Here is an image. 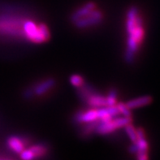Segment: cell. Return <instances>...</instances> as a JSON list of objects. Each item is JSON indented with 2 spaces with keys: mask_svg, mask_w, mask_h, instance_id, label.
I'll use <instances>...</instances> for the list:
<instances>
[{
  "mask_svg": "<svg viewBox=\"0 0 160 160\" xmlns=\"http://www.w3.org/2000/svg\"><path fill=\"white\" fill-rule=\"evenodd\" d=\"M136 143L138 146V150L136 154L137 157L140 158V157L145 156V155H148L149 145L147 141L146 140V138H138Z\"/></svg>",
  "mask_w": 160,
  "mask_h": 160,
  "instance_id": "cell-10",
  "label": "cell"
},
{
  "mask_svg": "<svg viewBox=\"0 0 160 160\" xmlns=\"http://www.w3.org/2000/svg\"><path fill=\"white\" fill-rule=\"evenodd\" d=\"M55 85V81L53 78H48L47 80L41 81L40 83L32 88L33 90V94L36 96H42L50 91Z\"/></svg>",
  "mask_w": 160,
  "mask_h": 160,
  "instance_id": "cell-6",
  "label": "cell"
},
{
  "mask_svg": "<svg viewBox=\"0 0 160 160\" xmlns=\"http://www.w3.org/2000/svg\"><path fill=\"white\" fill-rule=\"evenodd\" d=\"M107 99V107H112L116 106L118 102L117 101V91L115 89H112L108 93V96H106Z\"/></svg>",
  "mask_w": 160,
  "mask_h": 160,
  "instance_id": "cell-13",
  "label": "cell"
},
{
  "mask_svg": "<svg viewBox=\"0 0 160 160\" xmlns=\"http://www.w3.org/2000/svg\"><path fill=\"white\" fill-rule=\"evenodd\" d=\"M116 108L119 110L120 114H121L123 116L132 118V112H131V110L126 106L125 103H124V102H117V103H116Z\"/></svg>",
  "mask_w": 160,
  "mask_h": 160,
  "instance_id": "cell-15",
  "label": "cell"
},
{
  "mask_svg": "<svg viewBox=\"0 0 160 160\" xmlns=\"http://www.w3.org/2000/svg\"><path fill=\"white\" fill-rule=\"evenodd\" d=\"M20 158L22 160H33L35 158L34 155L30 150V149H24L22 152L20 153Z\"/></svg>",
  "mask_w": 160,
  "mask_h": 160,
  "instance_id": "cell-16",
  "label": "cell"
},
{
  "mask_svg": "<svg viewBox=\"0 0 160 160\" xmlns=\"http://www.w3.org/2000/svg\"><path fill=\"white\" fill-rule=\"evenodd\" d=\"M98 120L99 116L98 108H92L91 109L77 112L74 116V120L79 124H89L98 121Z\"/></svg>",
  "mask_w": 160,
  "mask_h": 160,
  "instance_id": "cell-5",
  "label": "cell"
},
{
  "mask_svg": "<svg viewBox=\"0 0 160 160\" xmlns=\"http://www.w3.org/2000/svg\"><path fill=\"white\" fill-rule=\"evenodd\" d=\"M125 28L128 35L125 60L131 63L134 60L135 55L145 37L143 20L137 7H131L127 12Z\"/></svg>",
  "mask_w": 160,
  "mask_h": 160,
  "instance_id": "cell-1",
  "label": "cell"
},
{
  "mask_svg": "<svg viewBox=\"0 0 160 160\" xmlns=\"http://www.w3.org/2000/svg\"><path fill=\"white\" fill-rule=\"evenodd\" d=\"M24 95L26 98H30L33 97L34 94H33V90H32V88H28V89L24 92Z\"/></svg>",
  "mask_w": 160,
  "mask_h": 160,
  "instance_id": "cell-17",
  "label": "cell"
},
{
  "mask_svg": "<svg viewBox=\"0 0 160 160\" xmlns=\"http://www.w3.org/2000/svg\"><path fill=\"white\" fill-rule=\"evenodd\" d=\"M103 19V14L100 10H98L95 8L94 10L92 11L90 13L86 15L85 16L79 20H76L73 24H75L77 28H87V27L93 26L96 24H98Z\"/></svg>",
  "mask_w": 160,
  "mask_h": 160,
  "instance_id": "cell-4",
  "label": "cell"
},
{
  "mask_svg": "<svg viewBox=\"0 0 160 160\" xmlns=\"http://www.w3.org/2000/svg\"><path fill=\"white\" fill-rule=\"evenodd\" d=\"M128 150H129V152L132 153V154H137V152H138V145H137L136 142H135V143H132V144L129 146Z\"/></svg>",
  "mask_w": 160,
  "mask_h": 160,
  "instance_id": "cell-18",
  "label": "cell"
},
{
  "mask_svg": "<svg viewBox=\"0 0 160 160\" xmlns=\"http://www.w3.org/2000/svg\"><path fill=\"white\" fill-rule=\"evenodd\" d=\"M152 102V97L150 95H145L142 97H138L134 99H131L126 102V106L130 110L136 109V108H142L147 106Z\"/></svg>",
  "mask_w": 160,
  "mask_h": 160,
  "instance_id": "cell-8",
  "label": "cell"
},
{
  "mask_svg": "<svg viewBox=\"0 0 160 160\" xmlns=\"http://www.w3.org/2000/svg\"><path fill=\"white\" fill-rule=\"evenodd\" d=\"M29 149L34 155L35 158L45 156L47 153V146H45L44 145H33V146H30Z\"/></svg>",
  "mask_w": 160,
  "mask_h": 160,
  "instance_id": "cell-11",
  "label": "cell"
},
{
  "mask_svg": "<svg viewBox=\"0 0 160 160\" xmlns=\"http://www.w3.org/2000/svg\"><path fill=\"white\" fill-rule=\"evenodd\" d=\"M96 7V4L93 2H89L87 3L84 4L83 6L79 8L77 11L73 12V14L72 15L71 20L72 22H75L76 20H79V19L82 18L84 16H85L86 15H88L89 13L93 11Z\"/></svg>",
  "mask_w": 160,
  "mask_h": 160,
  "instance_id": "cell-7",
  "label": "cell"
},
{
  "mask_svg": "<svg viewBox=\"0 0 160 160\" xmlns=\"http://www.w3.org/2000/svg\"><path fill=\"white\" fill-rule=\"evenodd\" d=\"M124 130H125L126 133L128 135V138L132 143H135L138 141V137H137V131L136 128H134V126L132 125V123L126 124L124 127Z\"/></svg>",
  "mask_w": 160,
  "mask_h": 160,
  "instance_id": "cell-12",
  "label": "cell"
},
{
  "mask_svg": "<svg viewBox=\"0 0 160 160\" xmlns=\"http://www.w3.org/2000/svg\"><path fill=\"white\" fill-rule=\"evenodd\" d=\"M69 81L72 86L76 88H80L81 87L82 85H85V80L81 75H78V74H73L70 77V79Z\"/></svg>",
  "mask_w": 160,
  "mask_h": 160,
  "instance_id": "cell-14",
  "label": "cell"
},
{
  "mask_svg": "<svg viewBox=\"0 0 160 160\" xmlns=\"http://www.w3.org/2000/svg\"><path fill=\"white\" fill-rule=\"evenodd\" d=\"M8 146L13 152L20 154L24 150V143L20 138L12 136L8 139Z\"/></svg>",
  "mask_w": 160,
  "mask_h": 160,
  "instance_id": "cell-9",
  "label": "cell"
},
{
  "mask_svg": "<svg viewBox=\"0 0 160 160\" xmlns=\"http://www.w3.org/2000/svg\"><path fill=\"white\" fill-rule=\"evenodd\" d=\"M138 160H148V155H145V156L138 158Z\"/></svg>",
  "mask_w": 160,
  "mask_h": 160,
  "instance_id": "cell-19",
  "label": "cell"
},
{
  "mask_svg": "<svg viewBox=\"0 0 160 160\" xmlns=\"http://www.w3.org/2000/svg\"><path fill=\"white\" fill-rule=\"evenodd\" d=\"M129 123H132V118L125 117L123 116L121 117L116 116L108 122H102L98 120L94 131L100 135H108L114 132L119 128H124L126 124Z\"/></svg>",
  "mask_w": 160,
  "mask_h": 160,
  "instance_id": "cell-3",
  "label": "cell"
},
{
  "mask_svg": "<svg viewBox=\"0 0 160 160\" xmlns=\"http://www.w3.org/2000/svg\"><path fill=\"white\" fill-rule=\"evenodd\" d=\"M23 32L27 40L33 43H43L50 39L51 33L47 24L41 23L37 24L30 20H25L23 24Z\"/></svg>",
  "mask_w": 160,
  "mask_h": 160,
  "instance_id": "cell-2",
  "label": "cell"
}]
</instances>
